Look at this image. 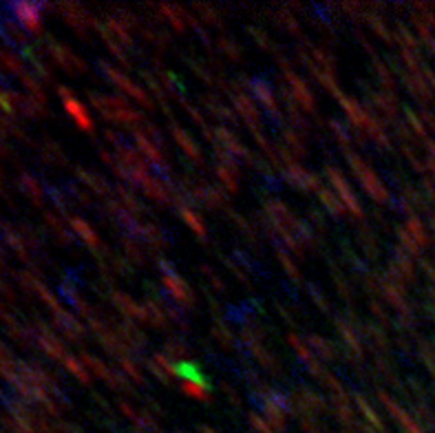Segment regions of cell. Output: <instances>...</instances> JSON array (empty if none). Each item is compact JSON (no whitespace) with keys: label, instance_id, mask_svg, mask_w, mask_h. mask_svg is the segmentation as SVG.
Instances as JSON below:
<instances>
[{"label":"cell","instance_id":"277c9868","mask_svg":"<svg viewBox=\"0 0 435 433\" xmlns=\"http://www.w3.org/2000/svg\"><path fill=\"white\" fill-rule=\"evenodd\" d=\"M20 183H22V188L29 193V197L35 202V204H40L42 199H40V190H38V186L33 183V179L29 177V175H22L20 177Z\"/></svg>","mask_w":435,"mask_h":433},{"label":"cell","instance_id":"3957f363","mask_svg":"<svg viewBox=\"0 0 435 433\" xmlns=\"http://www.w3.org/2000/svg\"><path fill=\"white\" fill-rule=\"evenodd\" d=\"M0 62H3V65H5V69H9L11 73H16V76H22V73H24L22 65H20V62L16 60V56H14V54L0 51Z\"/></svg>","mask_w":435,"mask_h":433},{"label":"cell","instance_id":"6da1fadb","mask_svg":"<svg viewBox=\"0 0 435 433\" xmlns=\"http://www.w3.org/2000/svg\"><path fill=\"white\" fill-rule=\"evenodd\" d=\"M40 9H42V5H33V3H14V5H9V11L14 14V18H18L22 27H27L31 31L40 29Z\"/></svg>","mask_w":435,"mask_h":433},{"label":"cell","instance_id":"7a4b0ae2","mask_svg":"<svg viewBox=\"0 0 435 433\" xmlns=\"http://www.w3.org/2000/svg\"><path fill=\"white\" fill-rule=\"evenodd\" d=\"M16 363H14V358L9 356V352L5 350V345L0 343V376L11 380V382H16L18 376H16Z\"/></svg>","mask_w":435,"mask_h":433}]
</instances>
